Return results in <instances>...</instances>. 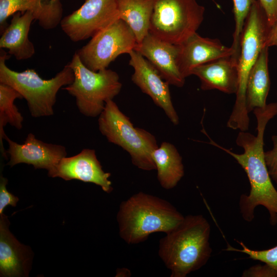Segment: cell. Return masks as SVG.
Here are the masks:
<instances>
[{"instance_id": "cell-1", "label": "cell", "mask_w": 277, "mask_h": 277, "mask_svg": "<svg viewBox=\"0 0 277 277\" xmlns=\"http://www.w3.org/2000/svg\"><path fill=\"white\" fill-rule=\"evenodd\" d=\"M257 120V134L254 135L247 131H240L236 144L244 152L236 153L225 148L209 137V144L224 151L233 157L246 172L250 190L248 195L242 194L239 201L240 213L243 219L251 222L254 217V210L263 206L268 211L272 225L277 223V190L273 186L268 173L264 157V136L268 122L277 114V103L267 104L263 108L253 111Z\"/></svg>"}, {"instance_id": "cell-2", "label": "cell", "mask_w": 277, "mask_h": 277, "mask_svg": "<svg viewBox=\"0 0 277 277\" xmlns=\"http://www.w3.org/2000/svg\"><path fill=\"white\" fill-rule=\"evenodd\" d=\"M210 226L202 215H188L159 243L158 255L171 277H186L204 266L212 249Z\"/></svg>"}, {"instance_id": "cell-3", "label": "cell", "mask_w": 277, "mask_h": 277, "mask_svg": "<svg viewBox=\"0 0 277 277\" xmlns=\"http://www.w3.org/2000/svg\"><path fill=\"white\" fill-rule=\"evenodd\" d=\"M184 217L168 201L139 192L121 203L116 219L121 238L128 244H136L153 233H168Z\"/></svg>"}, {"instance_id": "cell-4", "label": "cell", "mask_w": 277, "mask_h": 277, "mask_svg": "<svg viewBox=\"0 0 277 277\" xmlns=\"http://www.w3.org/2000/svg\"><path fill=\"white\" fill-rule=\"evenodd\" d=\"M270 27L258 0L253 4L246 19L240 42L238 59L239 85L232 111L227 126L234 130L247 131L249 117L246 105V89L248 75L255 63Z\"/></svg>"}, {"instance_id": "cell-5", "label": "cell", "mask_w": 277, "mask_h": 277, "mask_svg": "<svg viewBox=\"0 0 277 277\" xmlns=\"http://www.w3.org/2000/svg\"><path fill=\"white\" fill-rule=\"evenodd\" d=\"M9 55L3 50L0 54V83L16 90L27 101L33 117L49 116L53 114L56 95L64 86L74 81L72 69L67 64L54 77L44 80L34 69L17 72L10 69L6 62Z\"/></svg>"}, {"instance_id": "cell-6", "label": "cell", "mask_w": 277, "mask_h": 277, "mask_svg": "<svg viewBox=\"0 0 277 277\" xmlns=\"http://www.w3.org/2000/svg\"><path fill=\"white\" fill-rule=\"evenodd\" d=\"M98 124L101 133L108 142L126 151L134 166L145 171L156 170L152 153L159 147L155 136L143 129L134 127L113 100L106 102Z\"/></svg>"}, {"instance_id": "cell-7", "label": "cell", "mask_w": 277, "mask_h": 277, "mask_svg": "<svg viewBox=\"0 0 277 277\" xmlns=\"http://www.w3.org/2000/svg\"><path fill=\"white\" fill-rule=\"evenodd\" d=\"M67 65L73 70V82L63 89L75 98L79 111L89 117L99 116L106 102L112 100L122 89L118 74L110 69L93 71L85 66L77 51Z\"/></svg>"}, {"instance_id": "cell-8", "label": "cell", "mask_w": 277, "mask_h": 277, "mask_svg": "<svg viewBox=\"0 0 277 277\" xmlns=\"http://www.w3.org/2000/svg\"><path fill=\"white\" fill-rule=\"evenodd\" d=\"M153 1L149 33L170 44H182L204 19L205 7L196 0Z\"/></svg>"}, {"instance_id": "cell-9", "label": "cell", "mask_w": 277, "mask_h": 277, "mask_svg": "<svg viewBox=\"0 0 277 277\" xmlns=\"http://www.w3.org/2000/svg\"><path fill=\"white\" fill-rule=\"evenodd\" d=\"M137 44L131 29L120 18L96 33L77 52L85 66L98 71L107 69L119 55L129 54Z\"/></svg>"}, {"instance_id": "cell-10", "label": "cell", "mask_w": 277, "mask_h": 277, "mask_svg": "<svg viewBox=\"0 0 277 277\" xmlns=\"http://www.w3.org/2000/svg\"><path fill=\"white\" fill-rule=\"evenodd\" d=\"M117 1L86 0L79 9L62 18V30L75 42L92 37L120 19Z\"/></svg>"}, {"instance_id": "cell-11", "label": "cell", "mask_w": 277, "mask_h": 277, "mask_svg": "<svg viewBox=\"0 0 277 277\" xmlns=\"http://www.w3.org/2000/svg\"><path fill=\"white\" fill-rule=\"evenodd\" d=\"M129 55V65L134 70L132 81L143 93L148 95L157 106L164 111L171 122L177 125L179 117L172 104L169 84L140 52L133 50Z\"/></svg>"}, {"instance_id": "cell-12", "label": "cell", "mask_w": 277, "mask_h": 277, "mask_svg": "<svg viewBox=\"0 0 277 277\" xmlns=\"http://www.w3.org/2000/svg\"><path fill=\"white\" fill-rule=\"evenodd\" d=\"M4 139L9 145L7 153L10 160L7 165L10 167L25 163L33 165L35 169H46L49 172L67 156L65 147L44 142L37 139L32 133L28 134L22 144L12 141L6 134Z\"/></svg>"}, {"instance_id": "cell-13", "label": "cell", "mask_w": 277, "mask_h": 277, "mask_svg": "<svg viewBox=\"0 0 277 277\" xmlns=\"http://www.w3.org/2000/svg\"><path fill=\"white\" fill-rule=\"evenodd\" d=\"M48 174L50 177H58L65 181L77 180L92 183L100 186L107 193L113 190L109 179L111 174L103 170L93 149H84L75 155L63 158Z\"/></svg>"}, {"instance_id": "cell-14", "label": "cell", "mask_w": 277, "mask_h": 277, "mask_svg": "<svg viewBox=\"0 0 277 277\" xmlns=\"http://www.w3.org/2000/svg\"><path fill=\"white\" fill-rule=\"evenodd\" d=\"M178 47L176 64L185 78L195 67L234 53L231 47L224 45L218 39L204 37L196 32Z\"/></svg>"}, {"instance_id": "cell-15", "label": "cell", "mask_w": 277, "mask_h": 277, "mask_svg": "<svg viewBox=\"0 0 277 277\" xmlns=\"http://www.w3.org/2000/svg\"><path fill=\"white\" fill-rule=\"evenodd\" d=\"M9 225L7 216L4 213L0 214V276H28L31 267L32 251L11 233Z\"/></svg>"}, {"instance_id": "cell-16", "label": "cell", "mask_w": 277, "mask_h": 277, "mask_svg": "<svg viewBox=\"0 0 277 277\" xmlns=\"http://www.w3.org/2000/svg\"><path fill=\"white\" fill-rule=\"evenodd\" d=\"M178 50V45L164 41L149 33L134 49L154 67L169 85L182 87L185 78L176 64Z\"/></svg>"}, {"instance_id": "cell-17", "label": "cell", "mask_w": 277, "mask_h": 277, "mask_svg": "<svg viewBox=\"0 0 277 277\" xmlns=\"http://www.w3.org/2000/svg\"><path fill=\"white\" fill-rule=\"evenodd\" d=\"M191 75L197 76L203 90L216 89L236 94L239 85L238 59L232 56L221 57L195 67Z\"/></svg>"}, {"instance_id": "cell-18", "label": "cell", "mask_w": 277, "mask_h": 277, "mask_svg": "<svg viewBox=\"0 0 277 277\" xmlns=\"http://www.w3.org/2000/svg\"><path fill=\"white\" fill-rule=\"evenodd\" d=\"M30 11L44 29H53L62 19L60 0H0V24L3 27L8 17L17 12Z\"/></svg>"}, {"instance_id": "cell-19", "label": "cell", "mask_w": 277, "mask_h": 277, "mask_svg": "<svg viewBox=\"0 0 277 277\" xmlns=\"http://www.w3.org/2000/svg\"><path fill=\"white\" fill-rule=\"evenodd\" d=\"M12 16L10 25L0 38V48L7 49L8 53L17 60H28L35 53L34 46L28 38L34 17L30 11L17 12Z\"/></svg>"}, {"instance_id": "cell-20", "label": "cell", "mask_w": 277, "mask_h": 277, "mask_svg": "<svg viewBox=\"0 0 277 277\" xmlns=\"http://www.w3.org/2000/svg\"><path fill=\"white\" fill-rule=\"evenodd\" d=\"M268 49L266 46L262 49L248 75L246 89V105L248 113L267 105L270 87Z\"/></svg>"}, {"instance_id": "cell-21", "label": "cell", "mask_w": 277, "mask_h": 277, "mask_svg": "<svg viewBox=\"0 0 277 277\" xmlns=\"http://www.w3.org/2000/svg\"><path fill=\"white\" fill-rule=\"evenodd\" d=\"M158 181L165 189L175 187L184 175L182 158L176 147L163 142L152 153Z\"/></svg>"}, {"instance_id": "cell-22", "label": "cell", "mask_w": 277, "mask_h": 277, "mask_svg": "<svg viewBox=\"0 0 277 277\" xmlns=\"http://www.w3.org/2000/svg\"><path fill=\"white\" fill-rule=\"evenodd\" d=\"M120 18L125 22L140 44L149 33L153 0H118Z\"/></svg>"}, {"instance_id": "cell-23", "label": "cell", "mask_w": 277, "mask_h": 277, "mask_svg": "<svg viewBox=\"0 0 277 277\" xmlns=\"http://www.w3.org/2000/svg\"><path fill=\"white\" fill-rule=\"evenodd\" d=\"M16 98H23L22 95L11 86L0 83V144L2 155L7 159L3 140L6 135L4 127L8 124L20 130L23 127L24 118L14 104Z\"/></svg>"}, {"instance_id": "cell-24", "label": "cell", "mask_w": 277, "mask_h": 277, "mask_svg": "<svg viewBox=\"0 0 277 277\" xmlns=\"http://www.w3.org/2000/svg\"><path fill=\"white\" fill-rule=\"evenodd\" d=\"M235 29L231 47L234 51L232 55L239 59L240 53V42L246 19L251 8L256 0H232Z\"/></svg>"}, {"instance_id": "cell-25", "label": "cell", "mask_w": 277, "mask_h": 277, "mask_svg": "<svg viewBox=\"0 0 277 277\" xmlns=\"http://www.w3.org/2000/svg\"><path fill=\"white\" fill-rule=\"evenodd\" d=\"M237 242L241 246L242 249H237L228 245L225 250L245 253L249 256V259L267 264L277 272V245L268 249L256 250L248 248L242 242L237 241Z\"/></svg>"}, {"instance_id": "cell-26", "label": "cell", "mask_w": 277, "mask_h": 277, "mask_svg": "<svg viewBox=\"0 0 277 277\" xmlns=\"http://www.w3.org/2000/svg\"><path fill=\"white\" fill-rule=\"evenodd\" d=\"M272 141L273 147L265 151L264 157L269 176L277 184V135L272 136Z\"/></svg>"}, {"instance_id": "cell-27", "label": "cell", "mask_w": 277, "mask_h": 277, "mask_svg": "<svg viewBox=\"0 0 277 277\" xmlns=\"http://www.w3.org/2000/svg\"><path fill=\"white\" fill-rule=\"evenodd\" d=\"M8 180L1 176L0 179V214L3 213V211L7 206L15 207L19 199L9 192L6 186Z\"/></svg>"}, {"instance_id": "cell-28", "label": "cell", "mask_w": 277, "mask_h": 277, "mask_svg": "<svg viewBox=\"0 0 277 277\" xmlns=\"http://www.w3.org/2000/svg\"><path fill=\"white\" fill-rule=\"evenodd\" d=\"M243 277H277L276 271L271 266L265 264L253 266L243 271Z\"/></svg>"}, {"instance_id": "cell-29", "label": "cell", "mask_w": 277, "mask_h": 277, "mask_svg": "<svg viewBox=\"0 0 277 277\" xmlns=\"http://www.w3.org/2000/svg\"><path fill=\"white\" fill-rule=\"evenodd\" d=\"M271 28L277 22V0H258Z\"/></svg>"}, {"instance_id": "cell-30", "label": "cell", "mask_w": 277, "mask_h": 277, "mask_svg": "<svg viewBox=\"0 0 277 277\" xmlns=\"http://www.w3.org/2000/svg\"><path fill=\"white\" fill-rule=\"evenodd\" d=\"M265 46L269 48L274 46H277V22L270 28Z\"/></svg>"}, {"instance_id": "cell-31", "label": "cell", "mask_w": 277, "mask_h": 277, "mask_svg": "<svg viewBox=\"0 0 277 277\" xmlns=\"http://www.w3.org/2000/svg\"><path fill=\"white\" fill-rule=\"evenodd\" d=\"M131 275V271L127 268H118L116 270L115 276L129 277Z\"/></svg>"}, {"instance_id": "cell-32", "label": "cell", "mask_w": 277, "mask_h": 277, "mask_svg": "<svg viewBox=\"0 0 277 277\" xmlns=\"http://www.w3.org/2000/svg\"><path fill=\"white\" fill-rule=\"evenodd\" d=\"M276 94H277V93H276Z\"/></svg>"}, {"instance_id": "cell-33", "label": "cell", "mask_w": 277, "mask_h": 277, "mask_svg": "<svg viewBox=\"0 0 277 277\" xmlns=\"http://www.w3.org/2000/svg\"><path fill=\"white\" fill-rule=\"evenodd\" d=\"M276 65H277V64H276Z\"/></svg>"}]
</instances>
